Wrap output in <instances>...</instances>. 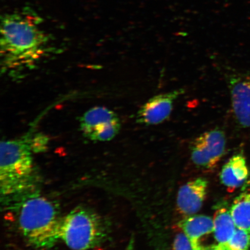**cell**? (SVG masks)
<instances>
[{"label": "cell", "instance_id": "obj_1", "mask_svg": "<svg viewBox=\"0 0 250 250\" xmlns=\"http://www.w3.org/2000/svg\"><path fill=\"white\" fill-rule=\"evenodd\" d=\"M1 71L19 76L31 70L49 51V37L42 19L29 8L5 14L1 22Z\"/></svg>", "mask_w": 250, "mask_h": 250}, {"label": "cell", "instance_id": "obj_2", "mask_svg": "<svg viewBox=\"0 0 250 250\" xmlns=\"http://www.w3.org/2000/svg\"><path fill=\"white\" fill-rule=\"evenodd\" d=\"M19 229L27 245L36 250H49L60 241L62 217L55 203L33 192L14 203Z\"/></svg>", "mask_w": 250, "mask_h": 250}, {"label": "cell", "instance_id": "obj_3", "mask_svg": "<svg viewBox=\"0 0 250 250\" xmlns=\"http://www.w3.org/2000/svg\"><path fill=\"white\" fill-rule=\"evenodd\" d=\"M0 157V191L12 203L34 192L38 178L28 136L2 141Z\"/></svg>", "mask_w": 250, "mask_h": 250}, {"label": "cell", "instance_id": "obj_4", "mask_svg": "<svg viewBox=\"0 0 250 250\" xmlns=\"http://www.w3.org/2000/svg\"><path fill=\"white\" fill-rule=\"evenodd\" d=\"M108 228L97 212L78 207L62 218L59 237L72 250H90L105 241Z\"/></svg>", "mask_w": 250, "mask_h": 250}, {"label": "cell", "instance_id": "obj_5", "mask_svg": "<svg viewBox=\"0 0 250 250\" xmlns=\"http://www.w3.org/2000/svg\"><path fill=\"white\" fill-rule=\"evenodd\" d=\"M81 129L86 138L96 142H108L117 135L121 123L117 114L107 108L90 109L81 117Z\"/></svg>", "mask_w": 250, "mask_h": 250}, {"label": "cell", "instance_id": "obj_6", "mask_svg": "<svg viewBox=\"0 0 250 250\" xmlns=\"http://www.w3.org/2000/svg\"><path fill=\"white\" fill-rule=\"evenodd\" d=\"M226 145V134L220 128L203 133L197 137L190 147L193 163L205 169H212L224 155Z\"/></svg>", "mask_w": 250, "mask_h": 250}, {"label": "cell", "instance_id": "obj_7", "mask_svg": "<svg viewBox=\"0 0 250 250\" xmlns=\"http://www.w3.org/2000/svg\"><path fill=\"white\" fill-rule=\"evenodd\" d=\"M184 93L179 89L153 97L137 112V123L147 126L164 123L170 116L174 102Z\"/></svg>", "mask_w": 250, "mask_h": 250}, {"label": "cell", "instance_id": "obj_8", "mask_svg": "<svg viewBox=\"0 0 250 250\" xmlns=\"http://www.w3.org/2000/svg\"><path fill=\"white\" fill-rule=\"evenodd\" d=\"M231 102L234 117L240 126L250 127V78L233 76L229 80Z\"/></svg>", "mask_w": 250, "mask_h": 250}, {"label": "cell", "instance_id": "obj_9", "mask_svg": "<svg viewBox=\"0 0 250 250\" xmlns=\"http://www.w3.org/2000/svg\"><path fill=\"white\" fill-rule=\"evenodd\" d=\"M208 183L203 178L190 181L181 187L178 192L177 206L181 214L191 215L202 207L207 195Z\"/></svg>", "mask_w": 250, "mask_h": 250}, {"label": "cell", "instance_id": "obj_10", "mask_svg": "<svg viewBox=\"0 0 250 250\" xmlns=\"http://www.w3.org/2000/svg\"><path fill=\"white\" fill-rule=\"evenodd\" d=\"M179 227L196 250L203 248L200 243L202 237L214 231L213 220L203 215H193L184 219L179 223Z\"/></svg>", "mask_w": 250, "mask_h": 250}, {"label": "cell", "instance_id": "obj_11", "mask_svg": "<svg viewBox=\"0 0 250 250\" xmlns=\"http://www.w3.org/2000/svg\"><path fill=\"white\" fill-rule=\"evenodd\" d=\"M249 171L245 156L242 154L234 155L222 168L221 182L229 189L237 188L248 179Z\"/></svg>", "mask_w": 250, "mask_h": 250}, {"label": "cell", "instance_id": "obj_12", "mask_svg": "<svg viewBox=\"0 0 250 250\" xmlns=\"http://www.w3.org/2000/svg\"><path fill=\"white\" fill-rule=\"evenodd\" d=\"M213 223L215 240L218 244L226 245L237 229L230 210L225 208L218 209L215 212Z\"/></svg>", "mask_w": 250, "mask_h": 250}, {"label": "cell", "instance_id": "obj_13", "mask_svg": "<svg viewBox=\"0 0 250 250\" xmlns=\"http://www.w3.org/2000/svg\"><path fill=\"white\" fill-rule=\"evenodd\" d=\"M230 212L236 227L250 232V188L234 199Z\"/></svg>", "mask_w": 250, "mask_h": 250}, {"label": "cell", "instance_id": "obj_14", "mask_svg": "<svg viewBox=\"0 0 250 250\" xmlns=\"http://www.w3.org/2000/svg\"><path fill=\"white\" fill-rule=\"evenodd\" d=\"M224 246L227 250H249L250 232L237 228L229 241Z\"/></svg>", "mask_w": 250, "mask_h": 250}, {"label": "cell", "instance_id": "obj_15", "mask_svg": "<svg viewBox=\"0 0 250 250\" xmlns=\"http://www.w3.org/2000/svg\"><path fill=\"white\" fill-rule=\"evenodd\" d=\"M27 136L33 153L43 152L46 151L49 145V139L45 134L37 133L28 134Z\"/></svg>", "mask_w": 250, "mask_h": 250}, {"label": "cell", "instance_id": "obj_16", "mask_svg": "<svg viewBox=\"0 0 250 250\" xmlns=\"http://www.w3.org/2000/svg\"><path fill=\"white\" fill-rule=\"evenodd\" d=\"M173 250H196L184 233L177 234L173 242Z\"/></svg>", "mask_w": 250, "mask_h": 250}, {"label": "cell", "instance_id": "obj_17", "mask_svg": "<svg viewBox=\"0 0 250 250\" xmlns=\"http://www.w3.org/2000/svg\"><path fill=\"white\" fill-rule=\"evenodd\" d=\"M201 250H227L225 246L221 244H218L217 245H214L209 247H203Z\"/></svg>", "mask_w": 250, "mask_h": 250}, {"label": "cell", "instance_id": "obj_18", "mask_svg": "<svg viewBox=\"0 0 250 250\" xmlns=\"http://www.w3.org/2000/svg\"><path fill=\"white\" fill-rule=\"evenodd\" d=\"M124 250H134V239L133 237L130 239L129 243L127 244L126 248Z\"/></svg>", "mask_w": 250, "mask_h": 250}]
</instances>
